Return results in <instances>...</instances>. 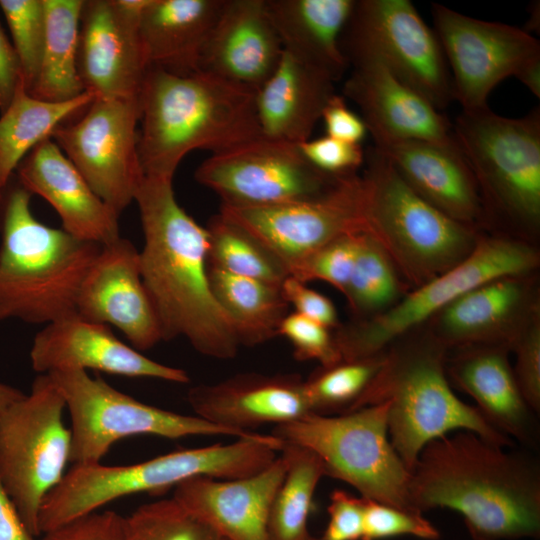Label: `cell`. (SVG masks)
<instances>
[{"label": "cell", "mask_w": 540, "mask_h": 540, "mask_svg": "<svg viewBox=\"0 0 540 540\" xmlns=\"http://www.w3.org/2000/svg\"><path fill=\"white\" fill-rule=\"evenodd\" d=\"M508 448L470 431L429 442L411 471L414 511H455L473 540L539 537V461Z\"/></svg>", "instance_id": "6da1fadb"}, {"label": "cell", "mask_w": 540, "mask_h": 540, "mask_svg": "<svg viewBox=\"0 0 540 540\" xmlns=\"http://www.w3.org/2000/svg\"><path fill=\"white\" fill-rule=\"evenodd\" d=\"M144 245L142 279L163 341L185 338L202 355L232 359L239 342L208 276V232L177 202L173 180L144 176L135 200Z\"/></svg>", "instance_id": "7a4b0ae2"}, {"label": "cell", "mask_w": 540, "mask_h": 540, "mask_svg": "<svg viewBox=\"0 0 540 540\" xmlns=\"http://www.w3.org/2000/svg\"><path fill=\"white\" fill-rule=\"evenodd\" d=\"M256 93L215 75L148 67L138 95V153L144 176L173 180L197 149L222 152L261 135Z\"/></svg>", "instance_id": "3957f363"}, {"label": "cell", "mask_w": 540, "mask_h": 540, "mask_svg": "<svg viewBox=\"0 0 540 540\" xmlns=\"http://www.w3.org/2000/svg\"><path fill=\"white\" fill-rule=\"evenodd\" d=\"M0 231V320L49 324L76 313L82 282L102 245L40 222L32 194L8 186Z\"/></svg>", "instance_id": "277c9868"}, {"label": "cell", "mask_w": 540, "mask_h": 540, "mask_svg": "<svg viewBox=\"0 0 540 540\" xmlns=\"http://www.w3.org/2000/svg\"><path fill=\"white\" fill-rule=\"evenodd\" d=\"M283 442L269 434L228 444L183 449L131 465H73L44 499L39 530L44 533L137 493H163L197 476L234 479L255 474L276 457Z\"/></svg>", "instance_id": "5b68a950"}, {"label": "cell", "mask_w": 540, "mask_h": 540, "mask_svg": "<svg viewBox=\"0 0 540 540\" xmlns=\"http://www.w3.org/2000/svg\"><path fill=\"white\" fill-rule=\"evenodd\" d=\"M445 346L439 341L409 344L384 355L382 366L347 411L387 403L392 446L411 472L431 441L470 431L502 446L514 445L454 393L444 368Z\"/></svg>", "instance_id": "8992f818"}, {"label": "cell", "mask_w": 540, "mask_h": 540, "mask_svg": "<svg viewBox=\"0 0 540 540\" xmlns=\"http://www.w3.org/2000/svg\"><path fill=\"white\" fill-rule=\"evenodd\" d=\"M271 434L313 451L325 476L347 483L360 497L415 512L411 472L389 439L387 403L335 415L310 413L274 426Z\"/></svg>", "instance_id": "52a82bcc"}, {"label": "cell", "mask_w": 540, "mask_h": 540, "mask_svg": "<svg viewBox=\"0 0 540 540\" xmlns=\"http://www.w3.org/2000/svg\"><path fill=\"white\" fill-rule=\"evenodd\" d=\"M454 138L474 176L482 217L499 216L527 230L540 220V108L508 118L489 107L462 111Z\"/></svg>", "instance_id": "ba28073f"}, {"label": "cell", "mask_w": 540, "mask_h": 540, "mask_svg": "<svg viewBox=\"0 0 540 540\" xmlns=\"http://www.w3.org/2000/svg\"><path fill=\"white\" fill-rule=\"evenodd\" d=\"M64 399L48 374L0 413V480L33 536L44 499L65 476L72 435Z\"/></svg>", "instance_id": "9c48e42d"}, {"label": "cell", "mask_w": 540, "mask_h": 540, "mask_svg": "<svg viewBox=\"0 0 540 540\" xmlns=\"http://www.w3.org/2000/svg\"><path fill=\"white\" fill-rule=\"evenodd\" d=\"M60 391L71 418L70 463H101L111 446L126 437L153 435L176 440L188 436L252 437L221 427L197 415H186L142 403L87 371L48 374Z\"/></svg>", "instance_id": "30bf717a"}, {"label": "cell", "mask_w": 540, "mask_h": 540, "mask_svg": "<svg viewBox=\"0 0 540 540\" xmlns=\"http://www.w3.org/2000/svg\"><path fill=\"white\" fill-rule=\"evenodd\" d=\"M366 213L370 228L409 269L443 273L474 248L470 226L419 196L373 146L365 153Z\"/></svg>", "instance_id": "8fae6325"}, {"label": "cell", "mask_w": 540, "mask_h": 540, "mask_svg": "<svg viewBox=\"0 0 540 540\" xmlns=\"http://www.w3.org/2000/svg\"><path fill=\"white\" fill-rule=\"evenodd\" d=\"M341 48L349 65L381 64L439 111L454 101L439 40L409 0L356 1Z\"/></svg>", "instance_id": "7c38bea8"}, {"label": "cell", "mask_w": 540, "mask_h": 540, "mask_svg": "<svg viewBox=\"0 0 540 540\" xmlns=\"http://www.w3.org/2000/svg\"><path fill=\"white\" fill-rule=\"evenodd\" d=\"M537 263L535 252L520 242L485 239L450 269L433 277L391 309L374 319L341 330L334 340L344 361L372 358L466 292L487 282L515 277Z\"/></svg>", "instance_id": "4fadbf2b"}, {"label": "cell", "mask_w": 540, "mask_h": 540, "mask_svg": "<svg viewBox=\"0 0 540 540\" xmlns=\"http://www.w3.org/2000/svg\"><path fill=\"white\" fill-rule=\"evenodd\" d=\"M343 178L315 168L298 144L263 136L213 153L195 171L199 184L215 192L221 204L234 207L314 199L331 191Z\"/></svg>", "instance_id": "5bb4252c"}, {"label": "cell", "mask_w": 540, "mask_h": 540, "mask_svg": "<svg viewBox=\"0 0 540 540\" xmlns=\"http://www.w3.org/2000/svg\"><path fill=\"white\" fill-rule=\"evenodd\" d=\"M138 97L95 98L74 123L51 135L92 190L119 215L135 200L144 173L138 153Z\"/></svg>", "instance_id": "9a60e30c"}, {"label": "cell", "mask_w": 540, "mask_h": 540, "mask_svg": "<svg viewBox=\"0 0 540 540\" xmlns=\"http://www.w3.org/2000/svg\"><path fill=\"white\" fill-rule=\"evenodd\" d=\"M219 214L240 226L286 267L346 234L371 231L363 178H343L328 193L308 200L262 207L221 204Z\"/></svg>", "instance_id": "2e32d148"}, {"label": "cell", "mask_w": 540, "mask_h": 540, "mask_svg": "<svg viewBox=\"0 0 540 540\" xmlns=\"http://www.w3.org/2000/svg\"><path fill=\"white\" fill-rule=\"evenodd\" d=\"M434 32L443 50L462 111L488 108L491 91L530 61L540 58V43L523 28L483 21L433 3Z\"/></svg>", "instance_id": "e0dca14e"}, {"label": "cell", "mask_w": 540, "mask_h": 540, "mask_svg": "<svg viewBox=\"0 0 540 540\" xmlns=\"http://www.w3.org/2000/svg\"><path fill=\"white\" fill-rule=\"evenodd\" d=\"M148 0H84L77 68L96 98H136L148 69L139 22Z\"/></svg>", "instance_id": "ac0fdd59"}, {"label": "cell", "mask_w": 540, "mask_h": 540, "mask_svg": "<svg viewBox=\"0 0 540 540\" xmlns=\"http://www.w3.org/2000/svg\"><path fill=\"white\" fill-rule=\"evenodd\" d=\"M76 311L118 328L138 351L163 341L160 323L142 279L140 253L125 238L104 245L80 287Z\"/></svg>", "instance_id": "d6986e66"}, {"label": "cell", "mask_w": 540, "mask_h": 540, "mask_svg": "<svg viewBox=\"0 0 540 540\" xmlns=\"http://www.w3.org/2000/svg\"><path fill=\"white\" fill-rule=\"evenodd\" d=\"M30 361L39 374L91 369L180 384L190 380L185 370L146 357L117 338L110 326L77 312L44 325L33 339Z\"/></svg>", "instance_id": "ffe728a7"}, {"label": "cell", "mask_w": 540, "mask_h": 540, "mask_svg": "<svg viewBox=\"0 0 540 540\" xmlns=\"http://www.w3.org/2000/svg\"><path fill=\"white\" fill-rule=\"evenodd\" d=\"M187 400L195 415L244 434L312 413L304 380L297 374L240 373L192 387Z\"/></svg>", "instance_id": "44dd1931"}, {"label": "cell", "mask_w": 540, "mask_h": 540, "mask_svg": "<svg viewBox=\"0 0 540 540\" xmlns=\"http://www.w3.org/2000/svg\"><path fill=\"white\" fill-rule=\"evenodd\" d=\"M343 95L359 107L374 146L404 140L455 141L452 123L381 64L354 65Z\"/></svg>", "instance_id": "7402d4cb"}, {"label": "cell", "mask_w": 540, "mask_h": 540, "mask_svg": "<svg viewBox=\"0 0 540 540\" xmlns=\"http://www.w3.org/2000/svg\"><path fill=\"white\" fill-rule=\"evenodd\" d=\"M286 464L277 456L261 471L241 478L197 476L174 487L173 497L224 540H271L268 520Z\"/></svg>", "instance_id": "603a6c76"}, {"label": "cell", "mask_w": 540, "mask_h": 540, "mask_svg": "<svg viewBox=\"0 0 540 540\" xmlns=\"http://www.w3.org/2000/svg\"><path fill=\"white\" fill-rule=\"evenodd\" d=\"M282 54L266 0H224L199 71L256 93L275 71Z\"/></svg>", "instance_id": "cb8c5ba5"}, {"label": "cell", "mask_w": 540, "mask_h": 540, "mask_svg": "<svg viewBox=\"0 0 540 540\" xmlns=\"http://www.w3.org/2000/svg\"><path fill=\"white\" fill-rule=\"evenodd\" d=\"M15 172L24 189L53 207L69 234L102 246L121 237L119 214L92 190L51 138L32 149Z\"/></svg>", "instance_id": "d4e9b609"}, {"label": "cell", "mask_w": 540, "mask_h": 540, "mask_svg": "<svg viewBox=\"0 0 540 540\" xmlns=\"http://www.w3.org/2000/svg\"><path fill=\"white\" fill-rule=\"evenodd\" d=\"M374 147L419 196L447 216L467 226L482 218L477 185L456 140H404Z\"/></svg>", "instance_id": "484cf974"}, {"label": "cell", "mask_w": 540, "mask_h": 540, "mask_svg": "<svg viewBox=\"0 0 540 540\" xmlns=\"http://www.w3.org/2000/svg\"><path fill=\"white\" fill-rule=\"evenodd\" d=\"M507 350L502 345L466 349L453 360L449 373L455 386L474 399L476 409L493 429L512 442L536 449L538 414L520 391Z\"/></svg>", "instance_id": "4316f807"}, {"label": "cell", "mask_w": 540, "mask_h": 540, "mask_svg": "<svg viewBox=\"0 0 540 540\" xmlns=\"http://www.w3.org/2000/svg\"><path fill=\"white\" fill-rule=\"evenodd\" d=\"M334 94V81L327 74L283 50L275 71L255 95L261 135L293 144L310 139Z\"/></svg>", "instance_id": "83f0119b"}, {"label": "cell", "mask_w": 540, "mask_h": 540, "mask_svg": "<svg viewBox=\"0 0 540 540\" xmlns=\"http://www.w3.org/2000/svg\"><path fill=\"white\" fill-rule=\"evenodd\" d=\"M224 0H148L139 22L147 67L199 71L203 49Z\"/></svg>", "instance_id": "f1b7e54d"}, {"label": "cell", "mask_w": 540, "mask_h": 540, "mask_svg": "<svg viewBox=\"0 0 540 540\" xmlns=\"http://www.w3.org/2000/svg\"><path fill=\"white\" fill-rule=\"evenodd\" d=\"M356 0H266L283 50L327 74L334 82L350 66L341 36Z\"/></svg>", "instance_id": "f546056e"}, {"label": "cell", "mask_w": 540, "mask_h": 540, "mask_svg": "<svg viewBox=\"0 0 540 540\" xmlns=\"http://www.w3.org/2000/svg\"><path fill=\"white\" fill-rule=\"evenodd\" d=\"M523 289L512 277L478 286L441 311V344L507 346L502 331L520 309ZM509 349V348H508Z\"/></svg>", "instance_id": "4dcf8cb0"}, {"label": "cell", "mask_w": 540, "mask_h": 540, "mask_svg": "<svg viewBox=\"0 0 540 540\" xmlns=\"http://www.w3.org/2000/svg\"><path fill=\"white\" fill-rule=\"evenodd\" d=\"M96 96L88 91L68 101H45L30 95L22 77L7 109L0 114V191L11 181L20 162L70 116L85 109Z\"/></svg>", "instance_id": "1f68e13d"}, {"label": "cell", "mask_w": 540, "mask_h": 540, "mask_svg": "<svg viewBox=\"0 0 540 540\" xmlns=\"http://www.w3.org/2000/svg\"><path fill=\"white\" fill-rule=\"evenodd\" d=\"M214 297L229 319L239 345L255 346L278 335L288 314L280 286L233 275L208 264Z\"/></svg>", "instance_id": "d6a6232c"}, {"label": "cell", "mask_w": 540, "mask_h": 540, "mask_svg": "<svg viewBox=\"0 0 540 540\" xmlns=\"http://www.w3.org/2000/svg\"><path fill=\"white\" fill-rule=\"evenodd\" d=\"M46 34L40 70L28 92L63 102L85 92L77 68L80 16L84 0H43Z\"/></svg>", "instance_id": "836d02e7"}, {"label": "cell", "mask_w": 540, "mask_h": 540, "mask_svg": "<svg viewBox=\"0 0 540 540\" xmlns=\"http://www.w3.org/2000/svg\"><path fill=\"white\" fill-rule=\"evenodd\" d=\"M286 470L274 496L268 520L271 540H302L316 487L325 476L319 457L310 449L283 442L280 450Z\"/></svg>", "instance_id": "e575fe53"}, {"label": "cell", "mask_w": 540, "mask_h": 540, "mask_svg": "<svg viewBox=\"0 0 540 540\" xmlns=\"http://www.w3.org/2000/svg\"><path fill=\"white\" fill-rule=\"evenodd\" d=\"M208 264L227 273L280 286L283 263L246 230L220 214L208 223Z\"/></svg>", "instance_id": "d590c367"}, {"label": "cell", "mask_w": 540, "mask_h": 540, "mask_svg": "<svg viewBox=\"0 0 540 540\" xmlns=\"http://www.w3.org/2000/svg\"><path fill=\"white\" fill-rule=\"evenodd\" d=\"M384 355L340 361L321 367L304 380L312 413L332 415L347 412L379 371Z\"/></svg>", "instance_id": "8d00e7d4"}, {"label": "cell", "mask_w": 540, "mask_h": 540, "mask_svg": "<svg viewBox=\"0 0 540 540\" xmlns=\"http://www.w3.org/2000/svg\"><path fill=\"white\" fill-rule=\"evenodd\" d=\"M397 290L396 275L381 241L371 231L362 232L344 292L351 308L359 313L381 310L395 299Z\"/></svg>", "instance_id": "74e56055"}, {"label": "cell", "mask_w": 540, "mask_h": 540, "mask_svg": "<svg viewBox=\"0 0 540 540\" xmlns=\"http://www.w3.org/2000/svg\"><path fill=\"white\" fill-rule=\"evenodd\" d=\"M125 540H223L174 498L139 506L124 517Z\"/></svg>", "instance_id": "f35d334b"}, {"label": "cell", "mask_w": 540, "mask_h": 540, "mask_svg": "<svg viewBox=\"0 0 540 540\" xmlns=\"http://www.w3.org/2000/svg\"><path fill=\"white\" fill-rule=\"evenodd\" d=\"M0 9L11 33L21 77L29 92L41 65L46 34L43 0H0Z\"/></svg>", "instance_id": "ab89813d"}, {"label": "cell", "mask_w": 540, "mask_h": 540, "mask_svg": "<svg viewBox=\"0 0 540 540\" xmlns=\"http://www.w3.org/2000/svg\"><path fill=\"white\" fill-rule=\"evenodd\" d=\"M362 232L342 235L322 246L292 268L289 276L304 283L322 280L344 294L354 268Z\"/></svg>", "instance_id": "60d3db41"}, {"label": "cell", "mask_w": 540, "mask_h": 540, "mask_svg": "<svg viewBox=\"0 0 540 540\" xmlns=\"http://www.w3.org/2000/svg\"><path fill=\"white\" fill-rule=\"evenodd\" d=\"M365 500L364 527L361 540H382L397 536H413L438 540L440 532L423 514Z\"/></svg>", "instance_id": "b9f144b4"}, {"label": "cell", "mask_w": 540, "mask_h": 540, "mask_svg": "<svg viewBox=\"0 0 540 540\" xmlns=\"http://www.w3.org/2000/svg\"><path fill=\"white\" fill-rule=\"evenodd\" d=\"M278 335L289 341L297 360H315L321 367L342 361L329 328L296 312L288 313L283 318Z\"/></svg>", "instance_id": "7bdbcfd3"}, {"label": "cell", "mask_w": 540, "mask_h": 540, "mask_svg": "<svg viewBox=\"0 0 540 540\" xmlns=\"http://www.w3.org/2000/svg\"><path fill=\"white\" fill-rule=\"evenodd\" d=\"M298 146L315 168L331 176L356 175V170L365 163V152L361 144L344 142L327 135L310 138Z\"/></svg>", "instance_id": "ee69618b"}, {"label": "cell", "mask_w": 540, "mask_h": 540, "mask_svg": "<svg viewBox=\"0 0 540 540\" xmlns=\"http://www.w3.org/2000/svg\"><path fill=\"white\" fill-rule=\"evenodd\" d=\"M510 349L516 353L513 372L520 391L530 408L540 412V330L530 327L516 334Z\"/></svg>", "instance_id": "f6af8a7d"}, {"label": "cell", "mask_w": 540, "mask_h": 540, "mask_svg": "<svg viewBox=\"0 0 540 540\" xmlns=\"http://www.w3.org/2000/svg\"><path fill=\"white\" fill-rule=\"evenodd\" d=\"M37 540H125L124 517L95 511L44 532Z\"/></svg>", "instance_id": "bcb514c9"}, {"label": "cell", "mask_w": 540, "mask_h": 540, "mask_svg": "<svg viewBox=\"0 0 540 540\" xmlns=\"http://www.w3.org/2000/svg\"><path fill=\"white\" fill-rule=\"evenodd\" d=\"M364 505V498L334 490L327 508L329 520L320 540H361Z\"/></svg>", "instance_id": "7dc6e473"}, {"label": "cell", "mask_w": 540, "mask_h": 540, "mask_svg": "<svg viewBox=\"0 0 540 540\" xmlns=\"http://www.w3.org/2000/svg\"><path fill=\"white\" fill-rule=\"evenodd\" d=\"M280 291L288 305L295 312L321 325L331 328L338 323L337 311L329 298L309 288L292 276H288L280 285Z\"/></svg>", "instance_id": "c3c4849f"}, {"label": "cell", "mask_w": 540, "mask_h": 540, "mask_svg": "<svg viewBox=\"0 0 540 540\" xmlns=\"http://www.w3.org/2000/svg\"><path fill=\"white\" fill-rule=\"evenodd\" d=\"M321 119L326 135L344 142L361 144L368 133L362 117L348 107L343 96L336 93L327 102Z\"/></svg>", "instance_id": "681fc988"}, {"label": "cell", "mask_w": 540, "mask_h": 540, "mask_svg": "<svg viewBox=\"0 0 540 540\" xmlns=\"http://www.w3.org/2000/svg\"><path fill=\"white\" fill-rule=\"evenodd\" d=\"M20 78L16 51L0 23V114L11 103Z\"/></svg>", "instance_id": "f907efd6"}, {"label": "cell", "mask_w": 540, "mask_h": 540, "mask_svg": "<svg viewBox=\"0 0 540 540\" xmlns=\"http://www.w3.org/2000/svg\"><path fill=\"white\" fill-rule=\"evenodd\" d=\"M0 540H37L26 527L0 480Z\"/></svg>", "instance_id": "816d5d0a"}, {"label": "cell", "mask_w": 540, "mask_h": 540, "mask_svg": "<svg viewBox=\"0 0 540 540\" xmlns=\"http://www.w3.org/2000/svg\"><path fill=\"white\" fill-rule=\"evenodd\" d=\"M538 99L540 98V58L527 63L515 76Z\"/></svg>", "instance_id": "f5cc1de1"}, {"label": "cell", "mask_w": 540, "mask_h": 540, "mask_svg": "<svg viewBox=\"0 0 540 540\" xmlns=\"http://www.w3.org/2000/svg\"><path fill=\"white\" fill-rule=\"evenodd\" d=\"M24 395L23 392L16 388L0 383V413Z\"/></svg>", "instance_id": "db71d44e"}, {"label": "cell", "mask_w": 540, "mask_h": 540, "mask_svg": "<svg viewBox=\"0 0 540 540\" xmlns=\"http://www.w3.org/2000/svg\"><path fill=\"white\" fill-rule=\"evenodd\" d=\"M529 12H530V18L528 20V25L527 27L523 28L525 31H527L528 33H530L532 30H536V27H537V30L539 29V3L537 2L534 3V4H531V7L529 8Z\"/></svg>", "instance_id": "11a10c76"}, {"label": "cell", "mask_w": 540, "mask_h": 540, "mask_svg": "<svg viewBox=\"0 0 540 540\" xmlns=\"http://www.w3.org/2000/svg\"><path fill=\"white\" fill-rule=\"evenodd\" d=\"M302 540H320V538H316L314 536H312L311 534H308L305 538H303Z\"/></svg>", "instance_id": "9f6ffc18"}, {"label": "cell", "mask_w": 540, "mask_h": 540, "mask_svg": "<svg viewBox=\"0 0 540 540\" xmlns=\"http://www.w3.org/2000/svg\"><path fill=\"white\" fill-rule=\"evenodd\" d=\"M224 540V539H223Z\"/></svg>", "instance_id": "6f0895ef"}]
</instances>
